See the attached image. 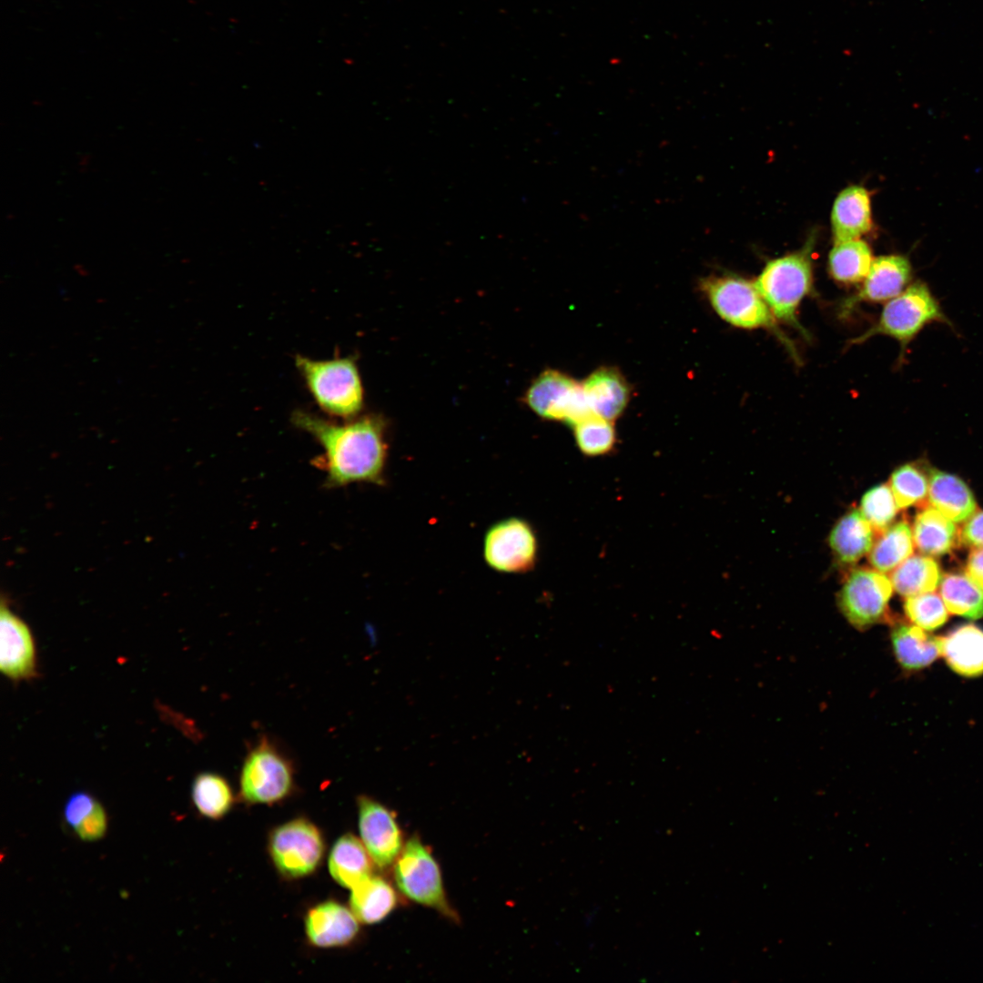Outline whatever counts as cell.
Masks as SVG:
<instances>
[{
    "label": "cell",
    "instance_id": "35",
    "mask_svg": "<svg viewBox=\"0 0 983 983\" xmlns=\"http://www.w3.org/2000/svg\"><path fill=\"white\" fill-rule=\"evenodd\" d=\"M97 801L86 792H76L67 799L64 816L68 826L75 828L95 808Z\"/></svg>",
    "mask_w": 983,
    "mask_h": 983
},
{
    "label": "cell",
    "instance_id": "11",
    "mask_svg": "<svg viewBox=\"0 0 983 983\" xmlns=\"http://www.w3.org/2000/svg\"><path fill=\"white\" fill-rule=\"evenodd\" d=\"M537 555L535 532L522 519L514 517L502 520L492 525L485 534L484 560L495 571L525 573L534 566Z\"/></svg>",
    "mask_w": 983,
    "mask_h": 983
},
{
    "label": "cell",
    "instance_id": "6",
    "mask_svg": "<svg viewBox=\"0 0 983 983\" xmlns=\"http://www.w3.org/2000/svg\"><path fill=\"white\" fill-rule=\"evenodd\" d=\"M754 284L777 320L804 331L796 314L813 286L809 246L770 260Z\"/></svg>",
    "mask_w": 983,
    "mask_h": 983
},
{
    "label": "cell",
    "instance_id": "37",
    "mask_svg": "<svg viewBox=\"0 0 983 983\" xmlns=\"http://www.w3.org/2000/svg\"><path fill=\"white\" fill-rule=\"evenodd\" d=\"M966 574L983 590V547L972 548L967 563Z\"/></svg>",
    "mask_w": 983,
    "mask_h": 983
},
{
    "label": "cell",
    "instance_id": "34",
    "mask_svg": "<svg viewBox=\"0 0 983 983\" xmlns=\"http://www.w3.org/2000/svg\"><path fill=\"white\" fill-rule=\"evenodd\" d=\"M74 829L78 837L84 841H96L105 836L107 829V816L99 802Z\"/></svg>",
    "mask_w": 983,
    "mask_h": 983
},
{
    "label": "cell",
    "instance_id": "24",
    "mask_svg": "<svg viewBox=\"0 0 983 983\" xmlns=\"http://www.w3.org/2000/svg\"><path fill=\"white\" fill-rule=\"evenodd\" d=\"M372 862L361 840L346 834L330 850L329 870L338 884L351 889L372 875Z\"/></svg>",
    "mask_w": 983,
    "mask_h": 983
},
{
    "label": "cell",
    "instance_id": "25",
    "mask_svg": "<svg viewBox=\"0 0 983 983\" xmlns=\"http://www.w3.org/2000/svg\"><path fill=\"white\" fill-rule=\"evenodd\" d=\"M868 553L872 568L881 572H892L913 554L914 540L912 526L903 518L877 534Z\"/></svg>",
    "mask_w": 983,
    "mask_h": 983
},
{
    "label": "cell",
    "instance_id": "23",
    "mask_svg": "<svg viewBox=\"0 0 983 983\" xmlns=\"http://www.w3.org/2000/svg\"><path fill=\"white\" fill-rule=\"evenodd\" d=\"M399 897L394 887L384 877L371 875L351 888L350 907L360 923L381 922L397 907Z\"/></svg>",
    "mask_w": 983,
    "mask_h": 983
},
{
    "label": "cell",
    "instance_id": "2",
    "mask_svg": "<svg viewBox=\"0 0 983 983\" xmlns=\"http://www.w3.org/2000/svg\"><path fill=\"white\" fill-rule=\"evenodd\" d=\"M699 289L714 312L730 325L745 329H763L772 332L798 359L790 339L778 328L776 319L754 282L736 275H709L699 280Z\"/></svg>",
    "mask_w": 983,
    "mask_h": 983
},
{
    "label": "cell",
    "instance_id": "32",
    "mask_svg": "<svg viewBox=\"0 0 983 983\" xmlns=\"http://www.w3.org/2000/svg\"><path fill=\"white\" fill-rule=\"evenodd\" d=\"M859 511L878 534L894 523L899 507L889 485L883 483L863 494Z\"/></svg>",
    "mask_w": 983,
    "mask_h": 983
},
{
    "label": "cell",
    "instance_id": "5",
    "mask_svg": "<svg viewBox=\"0 0 983 983\" xmlns=\"http://www.w3.org/2000/svg\"><path fill=\"white\" fill-rule=\"evenodd\" d=\"M294 788L291 759L269 736H260L247 751L241 765V799L249 805H273L288 798Z\"/></svg>",
    "mask_w": 983,
    "mask_h": 983
},
{
    "label": "cell",
    "instance_id": "22",
    "mask_svg": "<svg viewBox=\"0 0 983 983\" xmlns=\"http://www.w3.org/2000/svg\"><path fill=\"white\" fill-rule=\"evenodd\" d=\"M896 659L905 670H920L931 664L940 654V637L905 623H897L890 634Z\"/></svg>",
    "mask_w": 983,
    "mask_h": 983
},
{
    "label": "cell",
    "instance_id": "30",
    "mask_svg": "<svg viewBox=\"0 0 983 983\" xmlns=\"http://www.w3.org/2000/svg\"><path fill=\"white\" fill-rule=\"evenodd\" d=\"M917 461L908 462L892 472L888 485L899 509L929 505V467Z\"/></svg>",
    "mask_w": 983,
    "mask_h": 983
},
{
    "label": "cell",
    "instance_id": "13",
    "mask_svg": "<svg viewBox=\"0 0 983 983\" xmlns=\"http://www.w3.org/2000/svg\"><path fill=\"white\" fill-rule=\"evenodd\" d=\"M0 671L15 683L38 676L36 645L31 629L4 599L0 610Z\"/></svg>",
    "mask_w": 983,
    "mask_h": 983
},
{
    "label": "cell",
    "instance_id": "7",
    "mask_svg": "<svg viewBox=\"0 0 983 983\" xmlns=\"http://www.w3.org/2000/svg\"><path fill=\"white\" fill-rule=\"evenodd\" d=\"M393 878L398 891L409 900L458 919L447 899L441 867L419 836L405 842L393 864Z\"/></svg>",
    "mask_w": 983,
    "mask_h": 983
},
{
    "label": "cell",
    "instance_id": "8",
    "mask_svg": "<svg viewBox=\"0 0 983 983\" xmlns=\"http://www.w3.org/2000/svg\"><path fill=\"white\" fill-rule=\"evenodd\" d=\"M890 579L874 568L852 569L837 594V603L848 623L858 630L890 622Z\"/></svg>",
    "mask_w": 983,
    "mask_h": 983
},
{
    "label": "cell",
    "instance_id": "18",
    "mask_svg": "<svg viewBox=\"0 0 983 983\" xmlns=\"http://www.w3.org/2000/svg\"><path fill=\"white\" fill-rule=\"evenodd\" d=\"M870 204L869 194L861 186H850L838 194L831 212L835 242L859 238L871 229Z\"/></svg>",
    "mask_w": 983,
    "mask_h": 983
},
{
    "label": "cell",
    "instance_id": "9",
    "mask_svg": "<svg viewBox=\"0 0 983 983\" xmlns=\"http://www.w3.org/2000/svg\"><path fill=\"white\" fill-rule=\"evenodd\" d=\"M269 851L278 871L289 878H299L316 871L324 856L325 844L319 828L298 818L276 827L269 836Z\"/></svg>",
    "mask_w": 983,
    "mask_h": 983
},
{
    "label": "cell",
    "instance_id": "36",
    "mask_svg": "<svg viewBox=\"0 0 983 983\" xmlns=\"http://www.w3.org/2000/svg\"><path fill=\"white\" fill-rule=\"evenodd\" d=\"M960 542L973 548L983 547V511L967 520L960 531Z\"/></svg>",
    "mask_w": 983,
    "mask_h": 983
},
{
    "label": "cell",
    "instance_id": "17",
    "mask_svg": "<svg viewBox=\"0 0 983 983\" xmlns=\"http://www.w3.org/2000/svg\"><path fill=\"white\" fill-rule=\"evenodd\" d=\"M876 535L877 532L859 509L853 508L833 526L828 543L837 562L851 566L869 553Z\"/></svg>",
    "mask_w": 983,
    "mask_h": 983
},
{
    "label": "cell",
    "instance_id": "10",
    "mask_svg": "<svg viewBox=\"0 0 983 983\" xmlns=\"http://www.w3.org/2000/svg\"><path fill=\"white\" fill-rule=\"evenodd\" d=\"M526 404L546 420L565 422L573 427L592 415L582 382L555 370H546L531 384Z\"/></svg>",
    "mask_w": 983,
    "mask_h": 983
},
{
    "label": "cell",
    "instance_id": "28",
    "mask_svg": "<svg viewBox=\"0 0 983 983\" xmlns=\"http://www.w3.org/2000/svg\"><path fill=\"white\" fill-rule=\"evenodd\" d=\"M191 797L200 815L209 819H220L234 804V794L228 780L214 772H202L196 775L191 787Z\"/></svg>",
    "mask_w": 983,
    "mask_h": 983
},
{
    "label": "cell",
    "instance_id": "15",
    "mask_svg": "<svg viewBox=\"0 0 983 983\" xmlns=\"http://www.w3.org/2000/svg\"><path fill=\"white\" fill-rule=\"evenodd\" d=\"M360 921L351 909L336 901L320 903L309 910L305 931L309 942L317 948L345 947L355 940Z\"/></svg>",
    "mask_w": 983,
    "mask_h": 983
},
{
    "label": "cell",
    "instance_id": "19",
    "mask_svg": "<svg viewBox=\"0 0 983 983\" xmlns=\"http://www.w3.org/2000/svg\"><path fill=\"white\" fill-rule=\"evenodd\" d=\"M941 654L948 665L965 677L983 674V629L966 623L940 637Z\"/></svg>",
    "mask_w": 983,
    "mask_h": 983
},
{
    "label": "cell",
    "instance_id": "26",
    "mask_svg": "<svg viewBox=\"0 0 983 983\" xmlns=\"http://www.w3.org/2000/svg\"><path fill=\"white\" fill-rule=\"evenodd\" d=\"M893 589L901 596L909 597L933 592L942 575L938 563L927 555H911L890 572Z\"/></svg>",
    "mask_w": 983,
    "mask_h": 983
},
{
    "label": "cell",
    "instance_id": "4",
    "mask_svg": "<svg viewBox=\"0 0 983 983\" xmlns=\"http://www.w3.org/2000/svg\"><path fill=\"white\" fill-rule=\"evenodd\" d=\"M295 364L313 399L328 414L350 419L363 406V388L351 358L316 360L297 356Z\"/></svg>",
    "mask_w": 983,
    "mask_h": 983
},
{
    "label": "cell",
    "instance_id": "21",
    "mask_svg": "<svg viewBox=\"0 0 983 983\" xmlns=\"http://www.w3.org/2000/svg\"><path fill=\"white\" fill-rule=\"evenodd\" d=\"M912 532L917 549L929 556L949 553L960 543V532L954 522L930 505L919 508Z\"/></svg>",
    "mask_w": 983,
    "mask_h": 983
},
{
    "label": "cell",
    "instance_id": "16",
    "mask_svg": "<svg viewBox=\"0 0 983 983\" xmlns=\"http://www.w3.org/2000/svg\"><path fill=\"white\" fill-rule=\"evenodd\" d=\"M593 414L613 421L626 409L630 386L622 372L613 367H600L582 382Z\"/></svg>",
    "mask_w": 983,
    "mask_h": 983
},
{
    "label": "cell",
    "instance_id": "29",
    "mask_svg": "<svg viewBox=\"0 0 983 983\" xmlns=\"http://www.w3.org/2000/svg\"><path fill=\"white\" fill-rule=\"evenodd\" d=\"M939 585L948 612L971 620L983 617V590L967 574L947 573Z\"/></svg>",
    "mask_w": 983,
    "mask_h": 983
},
{
    "label": "cell",
    "instance_id": "14",
    "mask_svg": "<svg viewBox=\"0 0 983 983\" xmlns=\"http://www.w3.org/2000/svg\"><path fill=\"white\" fill-rule=\"evenodd\" d=\"M912 267L909 259L897 254L880 256L873 259L863 284L841 304L840 314L845 317L860 303L887 302L902 293L911 283Z\"/></svg>",
    "mask_w": 983,
    "mask_h": 983
},
{
    "label": "cell",
    "instance_id": "31",
    "mask_svg": "<svg viewBox=\"0 0 983 983\" xmlns=\"http://www.w3.org/2000/svg\"><path fill=\"white\" fill-rule=\"evenodd\" d=\"M613 422L592 414L575 423L572 428L578 449L587 456L611 452L617 442Z\"/></svg>",
    "mask_w": 983,
    "mask_h": 983
},
{
    "label": "cell",
    "instance_id": "1",
    "mask_svg": "<svg viewBox=\"0 0 983 983\" xmlns=\"http://www.w3.org/2000/svg\"><path fill=\"white\" fill-rule=\"evenodd\" d=\"M292 421L321 445L323 453L314 464L325 471L328 487L380 482L387 443L384 422L379 417L366 416L339 424L298 410Z\"/></svg>",
    "mask_w": 983,
    "mask_h": 983
},
{
    "label": "cell",
    "instance_id": "27",
    "mask_svg": "<svg viewBox=\"0 0 983 983\" xmlns=\"http://www.w3.org/2000/svg\"><path fill=\"white\" fill-rule=\"evenodd\" d=\"M872 262V251L865 241L856 238L835 242L828 257V270L836 282L856 284L865 279Z\"/></svg>",
    "mask_w": 983,
    "mask_h": 983
},
{
    "label": "cell",
    "instance_id": "12",
    "mask_svg": "<svg viewBox=\"0 0 983 983\" xmlns=\"http://www.w3.org/2000/svg\"><path fill=\"white\" fill-rule=\"evenodd\" d=\"M360 840L373 863L381 869L393 866L405 845L392 810L367 796L358 797Z\"/></svg>",
    "mask_w": 983,
    "mask_h": 983
},
{
    "label": "cell",
    "instance_id": "3",
    "mask_svg": "<svg viewBox=\"0 0 983 983\" xmlns=\"http://www.w3.org/2000/svg\"><path fill=\"white\" fill-rule=\"evenodd\" d=\"M952 326L939 301L922 280L910 283L898 296L886 302L878 319L850 342L860 344L877 335L896 339L900 344V359L908 345L929 324Z\"/></svg>",
    "mask_w": 983,
    "mask_h": 983
},
{
    "label": "cell",
    "instance_id": "20",
    "mask_svg": "<svg viewBox=\"0 0 983 983\" xmlns=\"http://www.w3.org/2000/svg\"><path fill=\"white\" fill-rule=\"evenodd\" d=\"M928 504L955 522L967 521L978 512L974 495L963 480L931 467Z\"/></svg>",
    "mask_w": 983,
    "mask_h": 983
},
{
    "label": "cell",
    "instance_id": "33",
    "mask_svg": "<svg viewBox=\"0 0 983 983\" xmlns=\"http://www.w3.org/2000/svg\"><path fill=\"white\" fill-rule=\"evenodd\" d=\"M904 611L907 619L924 630H935L949 618L941 595L928 592L907 597Z\"/></svg>",
    "mask_w": 983,
    "mask_h": 983
}]
</instances>
